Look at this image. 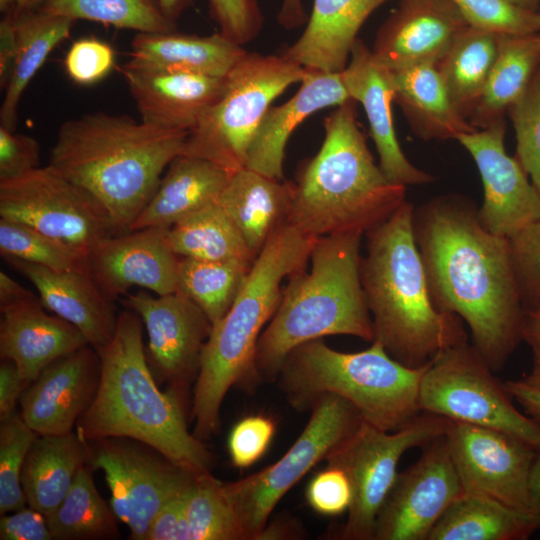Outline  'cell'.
Instances as JSON below:
<instances>
[{"label":"cell","instance_id":"obj_8","mask_svg":"<svg viewBox=\"0 0 540 540\" xmlns=\"http://www.w3.org/2000/svg\"><path fill=\"white\" fill-rule=\"evenodd\" d=\"M359 352H340L322 339L293 349L285 358L277 382L296 410L311 409L324 394L351 403L364 422L384 431H397L422 411L419 389L426 365L410 368L392 358L376 342Z\"/></svg>","mask_w":540,"mask_h":540},{"label":"cell","instance_id":"obj_47","mask_svg":"<svg viewBox=\"0 0 540 540\" xmlns=\"http://www.w3.org/2000/svg\"><path fill=\"white\" fill-rule=\"evenodd\" d=\"M115 63V52L106 42L94 37L81 38L68 49L64 66L76 84L92 85L106 77Z\"/></svg>","mask_w":540,"mask_h":540},{"label":"cell","instance_id":"obj_51","mask_svg":"<svg viewBox=\"0 0 540 540\" xmlns=\"http://www.w3.org/2000/svg\"><path fill=\"white\" fill-rule=\"evenodd\" d=\"M39 161L40 146L36 139L0 126V181L39 167Z\"/></svg>","mask_w":540,"mask_h":540},{"label":"cell","instance_id":"obj_16","mask_svg":"<svg viewBox=\"0 0 540 540\" xmlns=\"http://www.w3.org/2000/svg\"><path fill=\"white\" fill-rule=\"evenodd\" d=\"M121 301L140 317L146 328L150 368L167 384V389L187 398L212 330L205 313L180 291L153 296L140 290L127 293Z\"/></svg>","mask_w":540,"mask_h":540},{"label":"cell","instance_id":"obj_22","mask_svg":"<svg viewBox=\"0 0 540 540\" xmlns=\"http://www.w3.org/2000/svg\"><path fill=\"white\" fill-rule=\"evenodd\" d=\"M341 78L350 98L364 108L379 167L386 178L405 187L432 183L434 177L412 164L401 149L393 122L392 73L376 60L362 40H356Z\"/></svg>","mask_w":540,"mask_h":540},{"label":"cell","instance_id":"obj_1","mask_svg":"<svg viewBox=\"0 0 540 540\" xmlns=\"http://www.w3.org/2000/svg\"><path fill=\"white\" fill-rule=\"evenodd\" d=\"M412 223L433 304L458 316L471 344L500 371L523 341L525 315L508 238L489 232L475 203L457 193L414 206Z\"/></svg>","mask_w":540,"mask_h":540},{"label":"cell","instance_id":"obj_13","mask_svg":"<svg viewBox=\"0 0 540 540\" xmlns=\"http://www.w3.org/2000/svg\"><path fill=\"white\" fill-rule=\"evenodd\" d=\"M0 217L21 222L86 256L117 234L102 204L50 165L0 181Z\"/></svg>","mask_w":540,"mask_h":540},{"label":"cell","instance_id":"obj_57","mask_svg":"<svg viewBox=\"0 0 540 540\" xmlns=\"http://www.w3.org/2000/svg\"><path fill=\"white\" fill-rule=\"evenodd\" d=\"M307 19L302 0H282L277 16L279 24L285 29H295L303 25Z\"/></svg>","mask_w":540,"mask_h":540},{"label":"cell","instance_id":"obj_44","mask_svg":"<svg viewBox=\"0 0 540 540\" xmlns=\"http://www.w3.org/2000/svg\"><path fill=\"white\" fill-rule=\"evenodd\" d=\"M470 27L501 35L540 33V11L509 0H451Z\"/></svg>","mask_w":540,"mask_h":540},{"label":"cell","instance_id":"obj_39","mask_svg":"<svg viewBox=\"0 0 540 540\" xmlns=\"http://www.w3.org/2000/svg\"><path fill=\"white\" fill-rule=\"evenodd\" d=\"M252 264L239 260L205 261L180 257L178 291L205 313L213 327L234 303Z\"/></svg>","mask_w":540,"mask_h":540},{"label":"cell","instance_id":"obj_35","mask_svg":"<svg viewBox=\"0 0 540 540\" xmlns=\"http://www.w3.org/2000/svg\"><path fill=\"white\" fill-rule=\"evenodd\" d=\"M18 52L0 109V126L14 131L22 94L50 52L70 34L73 21L40 9L15 12Z\"/></svg>","mask_w":540,"mask_h":540},{"label":"cell","instance_id":"obj_31","mask_svg":"<svg viewBox=\"0 0 540 540\" xmlns=\"http://www.w3.org/2000/svg\"><path fill=\"white\" fill-rule=\"evenodd\" d=\"M247 52L219 32L208 36L138 33L131 42L130 61L162 70L225 77Z\"/></svg>","mask_w":540,"mask_h":540},{"label":"cell","instance_id":"obj_63","mask_svg":"<svg viewBox=\"0 0 540 540\" xmlns=\"http://www.w3.org/2000/svg\"><path fill=\"white\" fill-rule=\"evenodd\" d=\"M533 363L530 373L522 379L537 388H540V345L532 346Z\"/></svg>","mask_w":540,"mask_h":540},{"label":"cell","instance_id":"obj_56","mask_svg":"<svg viewBox=\"0 0 540 540\" xmlns=\"http://www.w3.org/2000/svg\"><path fill=\"white\" fill-rule=\"evenodd\" d=\"M503 384L509 395L522 406L525 414L540 422V388L523 379L507 380Z\"/></svg>","mask_w":540,"mask_h":540},{"label":"cell","instance_id":"obj_37","mask_svg":"<svg viewBox=\"0 0 540 540\" xmlns=\"http://www.w3.org/2000/svg\"><path fill=\"white\" fill-rule=\"evenodd\" d=\"M167 241L179 257L205 261L239 260L253 263L255 256L218 202L173 224Z\"/></svg>","mask_w":540,"mask_h":540},{"label":"cell","instance_id":"obj_33","mask_svg":"<svg viewBox=\"0 0 540 540\" xmlns=\"http://www.w3.org/2000/svg\"><path fill=\"white\" fill-rule=\"evenodd\" d=\"M540 68V33L502 35L482 96L469 118L477 129L504 119Z\"/></svg>","mask_w":540,"mask_h":540},{"label":"cell","instance_id":"obj_17","mask_svg":"<svg viewBox=\"0 0 540 540\" xmlns=\"http://www.w3.org/2000/svg\"><path fill=\"white\" fill-rule=\"evenodd\" d=\"M445 437L465 492L529 513L534 446L497 429L455 421Z\"/></svg>","mask_w":540,"mask_h":540},{"label":"cell","instance_id":"obj_18","mask_svg":"<svg viewBox=\"0 0 540 540\" xmlns=\"http://www.w3.org/2000/svg\"><path fill=\"white\" fill-rule=\"evenodd\" d=\"M505 134L506 122L501 119L456 140L473 158L482 180L481 224L497 236L510 238L540 220V193L518 160L507 154Z\"/></svg>","mask_w":540,"mask_h":540},{"label":"cell","instance_id":"obj_53","mask_svg":"<svg viewBox=\"0 0 540 540\" xmlns=\"http://www.w3.org/2000/svg\"><path fill=\"white\" fill-rule=\"evenodd\" d=\"M187 492L171 500L158 512L150 525L146 540H187Z\"/></svg>","mask_w":540,"mask_h":540},{"label":"cell","instance_id":"obj_30","mask_svg":"<svg viewBox=\"0 0 540 540\" xmlns=\"http://www.w3.org/2000/svg\"><path fill=\"white\" fill-rule=\"evenodd\" d=\"M394 102L420 139H457L476 130L454 107L436 64L421 63L391 71Z\"/></svg>","mask_w":540,"mask_h":540},{"label":"cell","instance_id":"obj_46","mask_svg":"<svg viewBox=\"0 0 540 540\" xmlns=\"http://www.w3.org/2000/svg\"><path fill=\"white\" fill-rule=\"evenodd\" d=\"M508 241L524 313L540 312V220L529 224Z\"/></svg>","mask_w":540,"mask_h":540},{"label":"cell","instance_id":"obj_41","mask_svg":"<svg viewBox=\"0 0 540 540\" xmlns=\"http://www.w3.org/2000/svg\"><path fill=\"white\" fill-rule=\"evenodd\" d=\"M187 540H244L226 483L211 472L195 476L185 498Z\"/></svg>","mask_w":540,"mask_h":540},{"label":"cell","instance_id":"obj_52","mask_svg":"<svg viewBox=\"0 0 540 540\" xmlns=\"http://www.w3.org/2000/svg\"><path fill=\"white\" fill-rule=\"evenodd\" d=\"M0 539L51 540L53 538L46 516L27 505L1 516Z\"/></svg>","mask_w":540,"mask_h":540},{"label":"cell","instance_id":"obj_36","mask_svg":"<svg viewBox=\"0 0 540 540\" xmlns=\"http://www.w3.org/2000/svg\"><path fill=\"white\" fill-rule=\"evenodd\" d=\"M501 36L468 26L436 65L454 107L468 121L482 96Z\"/></svg>","mask_w":540,"mask_h":540},{"label":"cell","instance_id":"obj_2","mask_svg":"<svg viewBox=\"0 0 540 540\" xmlns=\"http://www.w3.org/2000/svg\"><path fill=\"white\" fill-rule=\"evenodd\" d=\"M101 374L88 409L76 424L86 442L124 437L157 450L194 475L211 472L213 455L189 432L187 398L156 384L143 345V323L131 310L118 314L111 341L99 350Z\"/></svg>","mask_w":540,"mask_h":540},{"label":"cell","instance_id":"obj_21","mask_svg":"<svg viewBox=\"0 0 540 540\" xmlns=\"http://www.w3.org/2000/svg\"><path fill=\"white\" fill-rule=\"evenodd\" d=\"M468 26L451 0H401L380 26L372 53L390 71L437 65Z\"/></svg>","mask_w":540,"mask_h":540},{"label":"cell","instance_id":"obj_23","mask_svg":"<svg viewBox=\"0 0 540 540\" xmlns=\"http://www.w3.org/2000/svg\"><path fill=\"white\" fill-rule=\"evenodd\" d=\"M122 73L141 121L188 133L220 97L226 77L162 70L132 61L123 66Z\"/></svg>","mask_w":540,"mask_h":540},{"label":"cell","instance_id":"obj_50","mask_svg":"<svg viewBox=\"0 0 540 540\" xmlns=\"http://www.w3.org/2000/svg\"><path fill=\"white\" fill-rule=\"evenodd\" d=\"M306 499L316 512L336 516L348 511L352 502V487L342 469L327 465L309 482Z\"/></svg>","mask_w":540,"mask_h":540},{"label":"cell","instance_id":"obj_11","mask_svg":"<svg viewBox=\"0 0 540 540\" xmlns=\"http://www.w3.org/2000/svg\"><path fill=\"white\" fill-rule=\"evenodd\" d=\"M304 430L275 463L243 479L226 483L244 540H258L280 499L309 470L350 437L363 422L342 397L327 393L311 407Z\"/></svg>","mask_w":540,"mask_h":540},{"label":"cell","instance_id":"obj_27","mask_svg":"<svg viewBox=\"0 0 540 540\" xmlns=\"http://www.w3.org/2000/svg\"><path fill=\"white\" fill-rule=\"evenodd\" d=\"M389 0H314L301 36L281 55L305 69L342 72L367 18Z\"/></svg>","mask_w":540,"mask_h":540},{"label":"cell","instance_id":"obj_45","mask_svg":"<svg viewBox=\"0 0 540 540\" xmlns=\"http://www.w3.org/2000/svg\"><path fill=\"white\" fill-rule=\"evenodd\" d=\"M508 113L516 135L515 158L540 193V68Z\"/></svg>","mask_w":540,"mask_h":540},{"label":"cell","instance_id":"obj_26","mask_svg":"<svg viewBox=\"0 0 540 540\" xmlns=\"http://www.w3.org/2000/svg\"><path fill=\"white\" fill-rule=\"evenodd\" d=\"M350 99L341 72L307 69L295 95L282 105L267 110L249 148L245 167L284 180L285 148L297 126L313 113L339 106Z\"/></svg>","mask_w":540,"mask_h":540},{"label":"cell","instance_id":"obj_59","mask_svg":"<svg viewBox=\"0 0 540 540\" xmlns=\"http://www.w3.org/2000/svg\"><path fill=\"white\" fill-rule=\"evenodd\" d=\"M34 294L4 271H0V306L14 303Z\"/></svg>","mask_w":540,"mask_h":540},{"label":"cell","instance_id":"obj_62","mask_svg":"<svg viewBox=\"0 0 540 540\" xmlns=\"http://www.w3.org/2000/svg\"><path fill=\"white\" fill-rule=\"evenodd\" d=\"M164 14L172 21L175 20L189 7L192 0H158Z\"/></svg>","mask_w":540,"mask_h":540},{"label":"cell","instance_id":"obj_38","mask_svg":"<svg viewBox=\"0 0 540 540\" xmlns=\"http://www.w3.org/2000/svg\"><path fill=\"white\" fill-rule=\"evenodd\" d=\"M55 540H102L119 537V520L99 494L90 466L78 470L68 493L46 517Z\"/></svg>","mask_w":540,"mask_h":540},{"label":"cell","instance_id":"obj_12","mask_svg":"<svg viewBox=\"0 0 540 540\" xmlns=\"http://www.w3.org/2000/svg\"><path fill=\"white\" fill-rule=\"evenodd\" d=\"M452 420L421 412L400 430L389 432L362 422L326 458L342 469L352 487V502L341 532L345 540H373L376 518L397 475L402 455L447 433Z\"/></svg>","mask_w":540,"mask_h":540},{"label":"cell","instance_id":"obj_48","mask_svg":"<svg viewBox=\"0 0 540 540\" xmlns=\"http://www.w3.org/2000/svg\"><path fill=\"white\" fill-rule=\"evenodd\" d=\"M219 33L243 46L261 31L263 15L256 0H208Z\"/></svg>","mask_w":540,"mask_h":540},{"label":"cell","instance_id":"obj_40","mask_svg":"<svg viewBox=\"0 0 540 540\" xmlns=\"http://www.w3.org/2000/svg\"><path fill=\"white\" fill-rule=\"evenodd\" d=\"M40 10L72 20H88L139 33L171 32L174 21L158 0H43Z\"/></svg>","mask_w":540,"mask_h":540},{"label":"cell","instance_id":"obj_3","mask_svg":"<svg viewBox=\"0 0 540 540\" xmlns=\"http://www.w3.org/2000/svg\"><path fill=\"white\" fill-rule=\"evenodd\" d=\"M187 136L127 115L84 114L60 126L48 165L93 195L122 234L182 153Z\"/></svg>","mask_w":540,"mask_h":540},{"label":"cell","instance_id":"obj_15","mask_svg":"<svg viewBox=\"0 0 540 540\" xmlns=\"http://www.w3.org/2000/svg\"><path fill=\"white\" fill-rule=\"evenodd\" d=\"M423 448L419 459L398 473L377 515L373 540H427L465 492L445 435Z\"/></svg>","mask_w":540,"mask_h":540},{"label":"cell","instance_id":"obj_25","mask_svg":"<svg viewBox=\"0 0 540 540\" xmlns=\"http://www.w3.org/2000/svg\"><path fill=\"white\" fill-rule=\"evenodd\" d=\"M35 295L0 306V355L32 382L56 359L88 344L63 318L44 310Z\"/></svg>","mask_w":540,"mask_h":540},{"label":"cell","instance_id":"obj_9","mask_svg":"<svg viewBox=\"0 0 540 540\" xmlns=\"http://www.w3.org/2000/svg\"><path fill=\"white\" fill-rule=\"evenodd\" d=\"M307 69L283 55L247 52L225 77L220 97L188 133L181 154L209 160L230 174L245 167L249 148L272 102Z\"/></svg>","mask_w":540,"mask_h":540},{"label":"cell","instance_id":"obj_42","mask_svg":"<svg viewBox=\"0 0 540 540\" xmlns=\"http://www.w3.org/2000/svg\"><path fill=\"white\" fill-rule=\"evenodd\" d=\"M0 253L55 271L87 269V256L35 228L0 218Z\"/></svg>","mask_w":540,"mask_h":540},{"label":"cell","instance_id":"obj_14","mask_svg":"<svg viewBox=\"0 0 540 540\" xmlns=\"http://www.w3.org/2000/svg\"><path fill=\"white\" fill-rule=\"evenodd\" d=\"M87 444V464L104 472L110 504L133 540H146L158 512L186 493L196 476L130 438L111 437Z\"/></svg>","mask_w":540,"mask_h":540},{"label":"cell","instance_id":"obj_20","mask_svg":"<svg viewBox=\"0 0 540 540\" xmlns=\"http://www.w3.org/2000/svg\"><path fill=\"white\" fill-rule=\"evenodd\" d=\"M101 362L89 344L49 364L20 397V415L39 435L73 432L98 389Z\"/></svg>","mask_w":540,"mask_h":540},{"label":"cell","instance_id":"obj_24","mask_svg":"<svg viewBox=\"0 0 540 540\" xmlns=\"http://www.w3.org/2000/svg\"><path fill=\"white\" fill-rule=\"evenodd\" d=\"M4 259L34 285L45 309L74 325L95 350L111 341L118 314L88 269L55 271L13 257Z\"/></svg>","mask_w":540,"mask_h":540},{"label":"cell","instance_id":"obj_43","mask_svg":"<svg viewBox=\"0 0 540 540\" xmlns=\"http://www.w3.org/2000/svg\"><path fill=\"white\" fill-rule=\"evenodd\" d=\"M39 434L16 411L0 425V514L27 506L21 473L28 452Z\"/></svg>","mask_w":540,"mask_h":540},{"label":"cell","instance_id":"obj_28","mask_svg":"<svg viewBox=\"0 0 540 540\" xmlns=\"http://www.w3.org/2000/svg\"><path fill=\"white\" fill-rule=\"evenodd\" d=\"M231 174L217 164L179 154L129 231L170 228L184 217L218 201Z\"/></svg>","mask_w":540,"mask_h":540},{"label":"cell","instance_id":"obj_61","mask_svg":"<svg viewBox=\"0 0 540 540\" xmlns=\"http://www.w3.org/2000/svg\"><path fill=\"white\" fill-rule=\"evenodd\" d=\"M43 0H0L2 11H31L37 10L42 5Z\"/></svg>","mask_w":540,"mask_h":540},{"label":"cell","instance_id":"obj_54","mask_svg":"<svg viewBox=\"0 0 540 540\" xmlns=\"http://www.w3.org/2000/svg\"><path fill=\"white\" fill-rule=\"evenodd\" d=\"M0 365V419L15 412L17 402L31 382L19 372L10 360L2 359Z\"/></svg>","mask_w":540,"mask_h":540},{"label":"cell","instance_id":"obj_34","mask_svg":"<svg viewBox=\"0 0 540 540\" xmlns=\"http://www.w3.org/2000/svg\"><path fill=\"white\" fill-rule=\"evenodd\" d=\"M538 529L529 513L464 492L444 512L427 540H525Z\"/></svg>","mask_w":540,"mask_h":540},{"label":"cell","instance_id":"obj_32","mask_svg":"<svg viewBox=\"0 0 540 540\" xmlns=\"http://www.w3.org/2000/svg\"><path fill=\"white\" fill-rule=\"evenodd\" d=\"M88 444L76 432L38 435L21 473L27 505L49 516L68 493L81 466L87 464Z\"/></svg>","mask_w":540,"mask_h":540},{"label":"cell","instance_id":"obj_64","mask_svg":"<svg viewBox=\"0 0 540 540\" xmlns=\"http://www.w3.org/2000/svg\"><path fill=\"white\" fill-rule=\"evenodd\" d=\"M512 3L521 6L526 9L539 11L540 8V0H509Z\"/></svg>","mask_w":540,"mask_h":540},{"label":"cell","instance_id":"obj_60","mask_svg":"<svg viewBox=\"0 0 540 540\" xmlns=\"http://www.w3.org/2000/svg\"><path fill=\"white\" fill-rule=\"evenodd\" d=\"M522 337L530 347L540 345V312L525 313Z\"/></svg>","mask_w":540,"mask_h":540},{"label":"cell","instance_id":"obj_55","mask_svg":"<svg viewBox=\"0 0 540 540\" xmlns=\"http://www.w3.org/2000/svg\"><path fill=\"white\" fill-rule=\"evenodd\" d=\"M18 52V36L14 16L9 12L0 22V85L7 86Z\"/></svg>","mask_w":540,"mask_h":540},{"label":"cell","instance_id":"obj_7","mask_svg":"<svg viewBox=\"0 0 540 540\" xmlns=\"http://www.w3.org/2000/svg\"><path fill=\"white\" fill-rule=\"evenodd\" d=\"M364 234L317 238L305 267L290 275L278 307L261 333L255 356L261 382H275L288 354L331 335L372 342L371 314L360 277Z\"/></svg>","mask_w":540,"mask_h":540},{"label":"cell","instance_id":"obj_4","mask_svg":"<svg viewBox=\"0 0 540 540\" xmlns=\"http://www.w3.org/2000/svg\"><path fill=\"white\" fill-rule=\"evenodd\" d=\"M414 205L406 200L366 237L360 277L373 323V341L410 368L468 341L464 322L432 302L413 234ZM372 341V342H373Z\"/></svg>","mask_w":540,"mask_h":540},{"label":"cell","instance_id":"obj_10","mask_svg":"<svg viewBox=\"0 0 540 540\" xmlns=\"http://www.w3.org/2000/svg\"><path fill=\"white\" fill-rule=\"evenodd\" d=\"M472 344L439 351L426 365L419 389L422 412L497 429L540 448V422L521 413Z\"/></svg>","mask_w":540,"mask_h":540},{"label":"cell","instance_id":"obj_29","mask_svg":"<svg viewBox=\"0 0 540 540\" xmlns=\"http://www.w3.org/2000/svg\"><path fill=\"white\" fill-rule=\"evenodd\" d=\"M292 195L293 182L243 167L231 174L217 202L257 257L272 233L287 221Z\"/></svg>","mask_w":540,"mask_h":540},{"label":"cell","instance_id":"obj_19","mask_svg":"<svg viewBox=\"0 0 540 540\" xmlns=\"http://www.w3.org/2000/svg\"><path fill=\"white\" fill-rule=\"evenodd\" d=\"M168 228L147 227L99 240L87 254V269L112 300L132 287L156 295L178 291L180 257L167 241Z\"/></svg>","mask_w":540,"mask_h":540},{"label":"cell","instance_id":"obj_49","mask_svg":"<svg viewBox=\"0 0 540 540\" xmlns=\"http://www.w3.org/2000/svg\"><path fill=\"white\" fill-rule=\"evenodd\" d=\"M275 423L263 415H251L235 424L228 437V451L234 466L247 468L267 450Z\"/></svg>","mask_w":540,"mask_h":540},{"label":"cell","instance_id":"obj_5","mask_svg":"<svg viewBox=\"0 0 540 540\" xmlns=\"http://www.w3.org/2000/svg\"><path fill=\"white\" fill-rule=\"evenodd\" d=\"M315 241L287 222L280 225L255 258L234 303L212 327L190 413L193 434L200 440L217 431L231 387L253 391L261 384L255 364L258 340L278 307L283 280L306 267Z\"/></svg>","mask_w":540,"mask_h":540},{"label":"cell","instance_id":"obj_58","mask_svg":"<svg viewBox=\"0 0 540 540\" xmlns=\"http://www.w3.org/2000/svg\"><path fill=\"white\" fill-rule=\"evenodd\" d=\"M529 513L540 529V448L537 450L530 471Z\"/></svg>","mask_w":540,"mask_h":540},{"label":"cell","instance_id":"obj_6","mask_svg":"<svg viewBox=\"0 0 540 540\" xmlns=\"http://www.w3.org/2000/svg\"><path fill=\"white\" fill-rule=\"evenodd\" d=\"M353 99L324 120L318 153L293 182L287 223L310 238L365 235L407 200L405 186L390 182L367 146Z\"/></svg>","mask_w":540,"mask_h":540}]
</instances>
